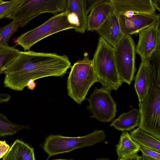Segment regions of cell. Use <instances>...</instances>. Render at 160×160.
<instances>
[{
  "instance_id": "15",
  "label": "cell",
  "mask_w": 160,
  "mask_h": 160,
  "mask_svg": "<svg viewBox=\"0 0 160 160\" xmlns=\"http://www.w3.org/2000/svg\"><path fill=\"white\" fill-rule=\"evenodd\" d=\"M114 12L111 0H103L97 4L88 16L87 31H96Z\"/></svg>"
},
{
  "instance_id": "25",
  "label": "cell",
  "mask_w": 160,
  "mask_h": 160,
  "mask_svg": "<svg viewBox=\"0 0 160 160\" xmlns=\"http://www.w3.org/2000/svg\"><path fill=\"white\" fill-rule=\"evenodd\" d=\"M140 150L142 156L160 160V152L150 148L140 146Z\"/></svg>"
},
{
  "instance_id": "1",
  "label": "cell",
  "mask_w": 160,
  "mask_h": 160,
  "mask_svg": "<svg viewBox=\"0 0 160 160\" xmlns=\"http://www.w3.org/2000/svg\"><path fill=\"white\" fill-rule=\"evenodd\" d=\"M71 67L68 57L56 53L20 51L17 57L3 70L5 87L22 91L36 86L34 81L50 76H62Z\"/></svg>"
},
{
  "instance_id": "3",
  "label": "cell",
  "mask_w": 160,
  "mask_h": 160,
  "mask_svg": "<svg viewBox=\"0 0 160 160\" xmlns=\"http://www.w3.org/2000/svg\"><path fill=\"white\" fill-rule=\"evenodd\" d=\"M92 60L101 88L111 92L117 91L122 83L116 68L114 48L99 37Z\"/></svg>"
},
{
  "instance_id": "8",
  "label": "cell",
  "mask_w": 160,
  "mask_h": 160,
  "mask_svg": "<svg viewBox=\"0 0 160 160\" xmlns=\"http://www.w3.org/2000/svg\"><path fill=\"white\" fill-rule=\"evenodd\" d=\"M116 68L122 82L130 85L136 70L135 46L130 35H125L114 48Z\"/></svg>"
},
{
  "instance_id": "6",
  "label": "cell",
  "mask_w": 160,
  "mask_h": 160,
  "mask_svg": "<svg viewBox=\"0 0 160 160\" xmlns=\"http://www.w3.org/2000/svg\"><path fill=\"white\" fill-rule=\"evenodd\" d=\"M67 0H22L8 18L23 27L34 18L47 12L54 14L65 11Z\"/></svg>"
},
{
  "instance_id": "9",
  "label": "cell",
  "mask_w": 160,
  "mask_h": 160,
  "mask_svg": "<svg viewBox=\"0 0 160 160\" xmlns=\"http://www.w3.org/2000/svg\"><path fill=\"white\" fill-rule=\"evenodd\" d=\"M87 100L89 105L87 108L92 114L91 118L105 123L111 122L115 118L117 103L112 97L111 91L96 87Z\"/></svg>"
},
{
  "instance_id": "21",
  "label": "cell",
  "mask_w": 160,
  "mask_h": 160,
  "mask_svg": "<svg viewBox=\"0 0 160 160\" xmlns=\"http://www.w3.org/2000/svg\"><path fill=\"white\" fill-rule=\"evenodd\" d=\"M28 126L19 125L9 121L6 116L0 112V137L12 136L18 131L28 129Z\"/></svg>"
},
{
  "instance_id": "17",
  "label": "cell",
  "mask_w": 160,
  "mask_h": 160,
  "mask_svg": "<svg viewBox=\"0 0 160 160\" xmlns=\"http://www.w3.org/2000/svg\"><path fill=\"white\" fill-rule=\"evenodd\" d=\"M2 160H36L34 149L24 142L16 139Z\"/></svg>"
},
{
  "instance_id": "13",
  "label": "cell",
  "mask_w": 160,
  "mask_h": 160,
  "mask_svg": "<svg viewBox=\"0 0 160 160\" xmlns=\"http://www.w3.org/2000/svg\"><path fill=\"white\" fill-rule=\"evenodd\" d=\"M117 15L126 12L153 14L156 9L151 0H111Z\"/></svg>"
},
{
  "instance_id": "11",
  "label": "cell",
  "mask_w": 160,
  "mask_h": 160,
  "mask_svg": "<svg viewBox=\"0 0 160 160\" xmlns=\"http://www.w3.org/2000/svg\"><path fill=\"white\" fill-rule=\"evenodd\" d=\"M160 22L143 29L138 32L139 40L135 51L142 61L149 58L157 50L160 51Z\"/></svg>"
},
{
  "instance_id": "20",
  "label": "cell",
  "mask_w": 160,
  "mask_h": 160,
  "mask_svg": "<svg viewBox=\"0 0 160 160\" xmlns=\"http://www.w3.org/2000/svg\"><path fill=\"white\" fill-rule=\"evenodd\" d=\"M132 138L140 146L160 152V140L139 128L130 131Z\"/></svg>"
},
{
  "instance_id": "7",
  "label": "cell",
  "mask_w": 160,
  "mask_h": 160,
  "mask_svg": "<svg viewBox=\"0 0 160 160\" xmlns=\"http://www.w3.org/2000/svg\"><path fill=\"white\" fill-rule=\"evenodd\" d=\"M71 28L73 27L64 11L56 14L40 26L21 35L15 40L25 51L34 44L54 33Z\"/></svg>"
},
{
  "instance_id": "5",
  "label": "cell",
  "mask_w": 160,
  "mask_h": 160,
  "mask_svg": "<svg viewBox=\"0 0 160 160\" xmlns=\"http://www.w3.org/2000/svg\"><path fill=\"white\" fill-rule=\"evenodd\" d=\"M106 138L103 130H95L84 136L68 137L51 134L47 137L42 147L48 155V159L59 154L69 152L75 149L94 145Z\"/></svg>"
},
{
  "instance_id": "32",
  "label": "cell",
  "mask_w": 160,
  "mask_h": 160,
  "mask_svg": "<svg viewBox=\"0 0 160 160\" xmlns=\"http://www.w3.org/2000/svg\"><path fill=\"white\" fill-rule=\"evenodd\" d=\"M95 160H109L108 159L105 158H98Z\"/></svg>"
},
{
  "instance_id": "18",
  "label": "cell",
  "mask_w": 160,
  "mask_h": 160,
  "mask_svg": "<svg viewBox=\"0 0 160 160\" xmlns=\"http://www.w3.org/2000/svg\"><path fill=\"white\" fill-rule=\"evenodd\" d=\"M140 119L139 109L132 108L128 112L121 114L112 122L110 126L122 132L131 131L138 126Z\"/></svg>"
},
{
  "instance_id": "27",
  "label": "cell",
  "mask_w": 160,
  "mask_h": 160,
  "mask_svg": "<svg viewBox=\"0 0 160 160\" xmlns=\"http://www.w3.org/2000/svg\"><path fill=\"white\" fill-rule=\"evenodd\" d=\"M10 148L5 141H0V159L3 158L7 153Z\"/></svg>"
},
{
  "instance_id": "2",
  "label": "cell",
  "mask_w": 160,
  "mask_h": 160,
  "mask_svg": "<svg viewBox=\"0 0 160 160\" xmlns=\"http://www.w3.org/2000/svg\"><path fill=\"white\" fill-rule=\"evenodd\" d=\"M145 62L152 77L150 88L138 106V128L160 140V52L155 51Z\"/></svg>"
},
{
  "instance_id": "10",
  "label": "cell",
  "mask_w": 160,
  "mask_h": 160,
  "mask_svg": "<svg viewBox=\"0 0 160 160\" xmlns=\"http://www.w3.org/2000/svg\"><path fill=\"white\" fill-rule=\"evenodd\" d=\"M121 31L124 35L136 34L143 29L159 22V14L126 12L118 15Z\"/></svg>"
},
{
  "instance_id": "30",
  "label": "cell",
  "mask_w": 160,
  "mask_h": 160,
  "mask_svg": "<svg viewBox=\"0 0 160 160\" xmlns=\"http://www.w3.org/2000/svg\"><path fill=\"white\" fill-rule=\"evenodd\" d=\"M138 160H160V159H154L145 156H138Z\"/></svg>"
},
{
  "instance_id": "4",
  "label": "cell",
  "mask_w": 160,
  "mask_h": 160,
  "mask_svg": "<svg viewBox=\"0 0 160 160\" xmlns=\"http://www.w3.org/2000/svg\"><path fill=\"white\" fill-rule=\"evenodd\" d=\"M86 54L71 67L67 79L68 95L79 104L85 99L91 87L98 82L92 61Z\"/></svg>"
},
{
  "instance_id": "16",
  "label": "cell",
  "mask_w": 160,
  "mask_h": 160,
  "mask_svg": "<svg viewBox=\"0 0 160 160\" xmlns=\"http://www.w3.org/2000/svg\"><path fill=\"white\" fill-rule=\"evenodd\" d=\"M152 83L150 71L145 61H142L135 78L134 86L139 102L144 100Z\"/></svg>"
},
{
  "instance_id": "23",
  "label": "cell",
  "mask_w": 160,
  "mask_h": 160,
  "mask_svg": "<svg viewBox=\"0 0 160 160\" xmlns=\"http://www.w3.org/2000/svg\"><path fill=\"white\" fill-rule=\"evenodd\" d=\"M18 26L13 21L7 25L0 28V46H8V42L12 34L17 32Z\"/></svg>"
},
{
  "instance_id": "26",
  "label": "cell",
  "mask_w": 160,
  "mask_h": 160,
  "mask_svg": "<svg viewBox=\"0 0 160 160\" xmlns=\"http://www.w3.org/2000/svg\"><path fill=\"white\" fill-rule=\"evenodd\" d=\"M103 0H83L85 10L88 15L97 4Z\"/></svg>"
},
{
  "instance_id": "34",
  "label": "cell",
  "mask_w": 160,
  "mask_h": 160,
  "mask_svg": "<svg viewBox=\"0 0 160 160\" xmlns=\"http://www.w3.org/2000/svg\"><path fill=\"white\" fill-rule=\"evenodd\" d=\"M4 1H2V0H0V3Z\"/></svg>"
},
{
  "instance_id": "12",
  "label": "cell",
  "mask_w": 160,
  "mask_h": 160,
  "mask_svg": "<svg viewBox=\"0 0 160 160\" xmlns=\"http://www.w3.org/2000/svg\"><path fill=\"white\" fill-rule=\"evenodd\" d=\"M64 12L76 32L84 33L87 29L88 16L83 0H68Z\"/></svg>"
},
{
  "instance_id": "33",
  "label": "cell",
  "mask_w": 160,
  "mask_h": 160,
  "mask_svg": "<svg viewBox=\"0 0 160 160\" xmlns=\"http://www.w3.org/2000/svg\"><path fill=\"white\" fill-rule=\"evenodd\" d=\"M52 160H74L72 159H53Z\"/></svg>"
},
{
  "instance_id": "24",
  "label": "cell",
  "mask_w": 160,
  "mask_h": 160,
  "mask_svg": "<svg viewBox=\"0 0 160 160\" xmlns=\"http://www.w3.org/2000/svg\"><path fill=\"white\" fill-rule=\"evenodd\" d=\"M22 0L3 1L0 3V19L8 18L17 9Z\"/></svg>"
},
{
  "instance_id": "29",
  "label": "cell",
  "mask_w": 160,
  "mask_h": 160,
  "mask_svg": "<svg viewBox=\"0 0 160 160\" xmlns=\"http://www.w3.org/2000/svg\"><path fill=\"white\" fill-rule=\"evenodd\" d=\"M138 154H137L129 157L118 159V160H138Z\"/></svg>"
},
{
  "instance_id": "28",
  "label": "cell",
  "mask_w": 160,
  "mask_h": 160,
  "mask_svg": "<svg viewBox=\"0 0 160 160\" xmlns=\"http://www.w3.org/2000/svg\"><path fill=\"white\" fill-rule=\"evenodd\" d=\"M152 5L156 9L160 11V0H151Z\"/></svg>"
},
{
  "instance_id": "31",
  "label": "cell",
  "mask_w": 160,
  "mask_h": 160,
  "mask_svg": "<svg viewBox=\"0 0 160 160\" xmlns=\"http://www.w3.org/2000/svg\"><path fill=\"white\" fill-rule=\"evenodd\" d=\"M6 95L5 94L0 93V103L3 102L6 99Z\"/></svg>"
},
{
  "instance_id": "19",
  "label": "cell",
  "mask_w": 160,
  "mask_h": 160,
  "mask_svg": "<svg viewBox=\"0 0 160 160\" xmlns=\"http://www.w3.org/2000/svg\"><path fill=\"white\" fill-rule=\"evenodd\" d=\"M140 147V145L132 138L128 132H122L116 147L118 159L138 154Z\"/></svg>"
},
{
  "instance_id": "22",
  "label": "cell",
  "mask_w": 160,
  "mask_h": 160,
  "mask_svg": "<svg viewBox=\"0 0 160 160\" xmlns=\"http://www.w3.org/2000/svg\"><path fill=\"white\" fill-rule=\"evenodd\" d=\"M20 51L14 47L0 46V74L18 56Z\"/></svg>"
},
{
  "instance_id": "14",
  "label": "cell",
  "mask_w": 160,
  "mask_h": 160,
  "mask_svg": "<svg viewBox=\"0 0 160 160\" xmlns=\"http://www.w3.org/2000/svg\"><path fill=\"white\" fill-rule=\"evenodd\" d=\"M100 37L115 48L124 35L121 30L118 16L114 12L111 14L96 31Z\"/></svg>"
}]
</instances>
